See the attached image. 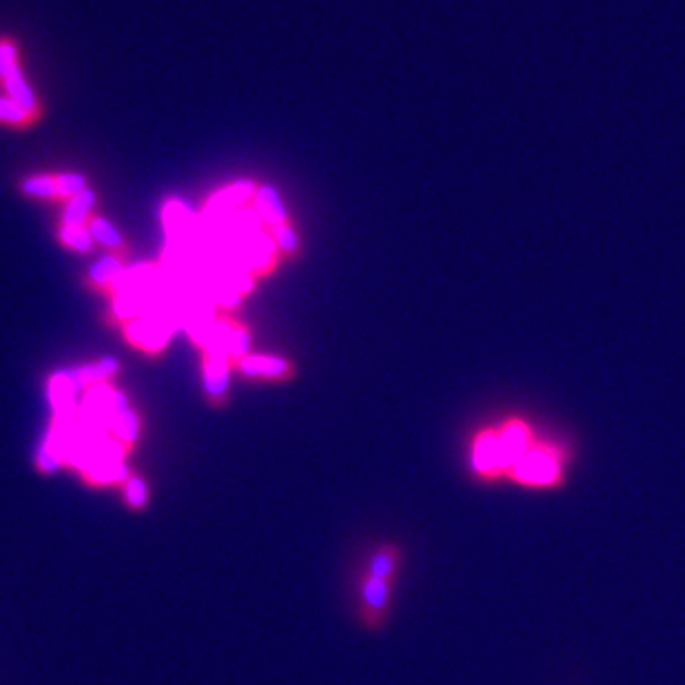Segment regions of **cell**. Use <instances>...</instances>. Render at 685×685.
<instances>
[{"mask_svg":"<svg viewBox=\"0 0 685 685\" xmlns=\"http://www.w3.org/2000/svg\"><path fill=\"white\" fill-rule=\"evenodd\" d=\"M16 67V49L9 43H0V76H7Z\"/></svg>","mask_w":685,"mask_h":685,"instance_id":"obj_20","label":"cell"},{"mask_svg":"<svg viewBox=\"0 0 685 685\" xmlns=\"http://www.w3.org/2000/svg\"><path fill=\"white\" fill-rule=\"evenodd\" d=\"M397 566H400V550L395 546H382L368 561V575L391 581Z\"/></svg>","mask_w":685,"mask_h":685,"instance_id":"obj_6","label":"cell"},{"mask_svg":"<svg viewBox=\"0 0 685 685\" xmlns=\"http://www.w3.org/2000/svg\"><path fill=\"white\" fill-rule=\"evenodd\" d=\"M5 85H7V91H9V98H12L14 102H18V105L23 107L27 114H32V111L36 109V98L32 94V89H29V85L25 83L23 74H20V71H18V67H14L5 76Z\"/></svg>","mask_w":685,"mask_h":685,"instance_id":"obj_9","label":"cell"},{"mask_svg":"<svg viewBox=\"0 0 685 685\" xmlns=\"http://www.w3.org/2000/svg\"><path fill=\"white\" fill-rule=\"evenodd\" d=\"M388 599H391V581L368 575L362 586V601L368 610V617L380 619L388 606Z\"/></svg>","mask_w":685,"mask_h":685,"instance_id":"obj_4","label":"cell"},{"mask_svg":"<svg viewBox=\"0 0 685 685\" xmlns=\"http://www.w3.org/2000/svg\"><path fill=\"white\" fill-rule=\"evenodd\" d=\"M204 384L211 397H222L229 386V368L222 357H209L204 364Z\"/></svg>","mask_w":685,"mask_h":685,"instance_id":"obj_7","label":"cell"},{"mask_svg":"<svg viewBox=\"0 0 685 685\" xmlns=\"http://www.w3.org/2000/svg\"><path fill=\"white\" fill-rule=\"evenodd\" d=\"M23 191L27 196L36 198H51L56 196V180L54 178H32L23 184Z\"/></svg>","mask_w":685,"mask_h":685,"instance_id":"obj_14","label":"cell"},{"mask_svg":"<svg viewBox=\"0 0 685 685\" xmlns=\"http://www.w3.org/2000/svg\"><path fill=\"white\" fill-rule=\"evenodd\" d=\"M570 459V446L564 439L539 435L533 448L510 470L508 479L521 488L555 490L566 482Z\"/></svg>","mask_w":685,"mask_h":685,"instance_id":"obj_1","label":"cell"},{"mask_svg":"<svg viewBox=\"0 0 685 685\" xmlns=\"http://www.w3.org/2000/svg\"><path fill=\"white\" fill-rule=\"evenodd\" d=\"M87 189L85 178L78 176V173H63V176L56 178V191L58 196L65 198H76L78 193H83Z\"/></svg>","mask_w":685,"mask_h":685,"instance_id":"obj_13","label":"cell"},{"mask_svg":"<svg viewBox=\"0 0 685 685\" xmlns=\"http://www.w3.org/2000/svg\"><path fill=\"white\" fill-rule=\"evenodd\" d=\"M91 280L98 282V284H107V282H114L116 278L122 275V264L116 258H102L98 260L94 267H91Z\"/></svg>","mask_w":685,"mask_h":685,"instance_id":"obj_12","label":"cell"},{"mask_svg":"<svg viewBox=\"0 0 685 685\" xmlns=\"http://www.w3.org/2000/svg\"><path fill=\"white\" fill-rule=\"evenodd\" d=\"M96 202V193L91 189H85L78 193L76 198H71L65 209V227H83L87 213L91 211Z\"/></svg>","mask_w":685,"mask_h":685,"instance_id":"obj_10","label":"cell"},{"mask_svg":"<svg viewBox=\"0 0 685 685\" xmlns=\"http://www.w3.org/2000/svg\"><path fill=\"white\" fill-rule=\"evenodd\" d=\"M253 184L251 182H238V184H231V187L222 189L216 198H213L207 209H204V218H216L222 216V213H231L240 207V204L247 202L253 193Z\"/></svg>","mask_w":685,"mask_h":685,"instance_id":"obj_3","label":"cell"},{"mask_svg":"<svg viewBox=\"0 0 685 685\" xmlns=\"http://www.w3.org/2000/svg\"><path fill=\"white\" fill-rule=\"evenodd\" d=\"M468 466L475 479L486 484L506 479V468L493 424H486L470 437L468 444Z\"/></svg>","mask_w":685,"mask_h":685,"instance_id":"obj_2","label":"cell"},{"mask_svg":"<svg viewBox=\"0 0 685 685\" xmlns=\"http://www.w3.org/2000/svg\"><path fill=\"white\" fill-rule=\"evenodd\" d=\"M255 213H258L262 222L271 224V227H278L284 222V204L278 196V191L273 187H260L255 191Z\"/></svg>","mask_w":685,"mask_h":685,"instance_id":"obj_5","label":"cell"},{"mask_svg":"<svg viewBox=\"0 0 685 685\" xmlns=\"http://www.w3.org/2000/svg\"><path fill=\"white\" fill-rule=\"evenodd\" d=\"M29 114L27 111L18 105V102H14L12 98H0V120H5V122H23Z\"/></svg>","mask_w":685,"mask_h":685,"instance_id":"obj_18","label":"cell"},{"mask_svg":"<svg viewBox=\"0 0 685 685\" xmlns=\"http://www.w3.org/2000/svg\"><path fill=\"white\" fill-rule=\"evenodd\" d=\"M91 233V238L98 240L100 244H105V247H120L122 244V238H120V233L111 227V224L107 220H102V218H96V220H91L89 222V229Z\"/></svg>","mask_w":685,"mask_h":685,"instance_id":"obj_11","label":"cell"},{"mask_svg":"<svg viewBox=\"0 0 685 685\" xmlns=\"http://www.w3.org/2000/svg\"><path fill=\"white\" fill-rule=\"evenodd\" d=\"M63 240L65 244H69L71 249L76 251H89L91 249V233L83 227H65L63 229Z\"/></svg>","mask_w":685,"mask_h":685,"instance_id":"obj_15","label":"cell"},{"mask_svg":"<svg viewBox=\"0 0 685 685\" xmlns=\"http://www.w3.org/2000/svg\"><path fill=\"white\" fill-rule=\"evenodd\" d=\"M127 497H129V502L134 504V506H142V504L147 502V488H145V484L140 482L138 477L129 479V484H127Z\"/></svg>","mask_w":685,"mask_h":685,"instance_id":"obj_21","label":"cell"},{"mask_svg":"<svg viewBox=\"0 0 685 685\" xmlns=\"http://www.w3.org/2000/svg\"><path fill=\"white\" fill-rule=\"evenodd\" d=\"M286 362L280 357H244L242 360V371L253 377H282L286 373Z\"/></svg>","mask_w":685,"mask_h":685,"instance_id":"obj_8","label":"cell"},{"mask_svg":"<svg viewBox=\"0 0 685 685\" xmlns=\"http://www.w3.org/2000/svg\"><path fill=\"white\" fill-rule=\"evenodd\" d=\"M273 238H275V247H280L282 251H293L298 247V235L289 227V224H278V227H273Z\"/></svg>","mask_w":685,"mask_h":685,"instance_id":"obj_16","label":"cell"},{"mask_svg":"<svg viewBox=\"0 0 685 685\" xmlns=\"http://www.w3.org/2000/svg\"><path fill=\"white\" fill-rule=\"evenodd\" d=\"M249 351V337L238 326H231V335H229V353L231 355H244Z\"/></svg>","mask_w":685,"mask_h":685,"instance_id":"obj_19","label":"cell"},{"mask_svg":"<svg viewBox=\"0 0 685 685\" xmlns=\"http://www.w3.org/2000/svg\"><path fill=\"white\" fill-rule=\"evenodd\" d=\"M114 426H116L118 435H120L122 439H127V442H131V439H134L136 433H138V419H136L134 413L129 411V408H127L125 413H120V415H118V419H116V424H114Z\"/></svg>","mask_w":685,"mask_h":685,"instance_id":"obj_17","label":"cell"}]
</instances>
